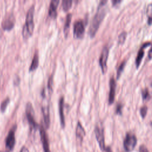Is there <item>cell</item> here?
I'll use <instances>...</instances> for the list:
<instances>
[{"mask_svg": "<svg viewBox=\"0 0 152 152\" xmlns=\"http://www.w3.org/2000/svg\"><path fill=\"white\" fill-rule=\"evenodd\" d=\"M105 3H106V1L100 2V3L99 4L98 9L97 10V12L94 15V17H93V19L91 21L89 29H88V34L91 37L95 36L99 27V26L105 15V14H106L105 9L103 8Z\"/></svg>", "mask_w": 152, "mask_h": 152, "instance_id": "1", "label": "cell"}, {"mask_svg": "<svg viewBox=\"0 0 152 152\" xmlns=\"http://www.w3.org/2000/svg\"><path fill=\"white\" fill-rule=\"evenodd\" d=\"M34 5H32L28 9L26 17V21L23 27L22 34L24 39H27L30 37L34 30Z\"/></svg>", "mask_w": 152, "mask_h": 152, "instance_id": "2", "label": "cell"}, {"mask_svg": "<svg viewBox=\"0 0 152 152\" xmlns=\"http://www.w3.org/2000/svg\"><path fill=\"white\" fill-rule=\"evenodd\" d=\"M26 115L29 125L32 129H36L39 127V125L35 121L34 111L30 102H28L26 106Z\"/></svg>", "mask_w": 152, "mask_h": 152, "instance_id": "3", "label": "cell"}, {"mask_svg": "<svg viewBox=\"0 0 152 152\" xmlns=\"http://www.w3.org/2000/svg\"><path fill=\"white\" fill-rule=\"evenodd\" d=\"M137 142L136 136L131 132H128L124 140V147L127 152L132 151L135 147Z\"/></svg>", "mask_w": 152, "mask_h": 152, "instance_id": "4", "label": "cell"}, {"mask_svg": "<svg viewBox=\"0 0 152 152\" xmlns=\"http://www.w3.org/2000/svg\"><path fill=\"white\" fill-rule=\"evenodd\" d=\"M85 31L84 24L82 20H77L74 24V36L75 38L81 39L83 37Z\"/></svg>", "mask_w": 152, "mask_h": 152, "instance_id": "5", "label": "cell"}, {"mask_svg": "<svg viewBox=\"0 0 152 152\" xmlns=\"http://www.w3.org/2000/svg\"><path fill=\"white\" fill-rule=\"evenodd\" d=\"M94 132L96 140L99 143V147L102 150H104L105 143H104V131L102 126L97 125L94 129Z\"/></svg>", "mask_w": 152, "mask_h": 152, "instance_id": "6", "label": "cell"}, {"mask_svg": "<svg viewBox=\"0 0 152 152\" xmlns=\"http://www.w3.org/2000/svg\"><path fill=\"white\" fill-rule=\"evenodd\" d=\"M15 128H12L9 131L5 140V147L7 151H10L13 150L15 143Z\"/></svg>", "mask_w": 152, "mask_h": 152, "instance_id": "7", "label": "cell"}, {"mask_svg": "<svg viewBox=\"0 0 152 152\" xmlns=\"http://www.w3.org/2000/svg\"><path fill=\"white\" fill-rule=\"evenodd\" d=\"M109 55V49L107 47H104L101 52L99 58V64L100 65L103 74L106 73L107 71V60Z\"/></svg>", "mask_w": 152, "mask_h": 152, "instance_id": "8", "label": "cell"}, {"mask_svg": "<svg viewBox=\"0 0 152 152\" xmlns=\"http://www.w3.org/2000/svg\"><path fill=\"white\" fill-rule=\"evenodd\" d=\"M15 22V17L12 14H8L4 18L2 21V27L4 30H10L13 28Z\"/></svg>", "mask_w": 152, "mask_h": 152, "instance_id": "9", "label": "cell"}, {"mask_svg": "<svg viewBox=\"0 0 152 152\" xmlns=\"http://www.w3.org/2000/svg\"><path fill=\"white\" fill-rule=\"evenodd\" d=\"M40 135L44 152H50L48 135L45 131V127L42 125H41L40 126Z\"/></svg>", "mask_w": 152, "mask_h": 152, "instance_id": "10", "label": "cell"}, {"mask_svg": "<svg viewBox=\"0 0 152 152\" xmlns=\"http://www.w3.org/2000/svg\"><path fill=\"white\" fill-rule=\"evenodd\" d=\"M64 110V97L62 96L59 99V112L61 125L63 128L65 126V119Z\"/></svg>", "mask_w": 152, "mask_h": 152, "instance_id": "11", "label": "cell"}, {"mask_svg": "<svg viewBox=\"0 0 152 152\" xmlns=\"http://www.w3.org/2000/svg\"><path fill=\"white\" fill-rule=\"evenodd\" d=\"M109 103L112 104L113 103L114 99H115V88H116V82L113 77H111L109 81Z\"/></svg>", "mask_w": 152, "mask_h": 152, "instance_id": "12", "label": "cell"}, {"mask_svg": "<svg viewBox=\"0 0 152 152\" xmlns=\"http://www.w3.org/2000/svg\"><path fill=\"white\" fill-rule=\"evenodd\" d=\"M59 3V0H52L50 1L49 7V15L53 18H55L57 15V7Z\"/></svg>", "mask_w": 152, "mask_h": 152, "instance_id": "13", "label": "cell"}, {"mask_svg": "<svg viewBox=\"0 0 152 152\" xmlns=\"http://www.w3.org/2000/svg\"><path fill=\"white\" fill-rule=\"evenodd\" d=\"M42 112L44 119L45 126L46 128H48L50 125V111L49 106H43L42 107Z\"/></svg>", "mask_w": 152, "mask_h": 152, "instance_id": "14", "label": "cell"}, {"mask_svg": "<svg viewBox=\"0 0 152 152\" xmlns=\"http://www.w3.org/2000/svg\"><path fill=\"white\" fill-rule=\"evenodd\" d=\"M86 135V132L83 127L82 125L80 122H77L76 129H75V135L77 140L80 142H81L83 140V138Z\"/></svg>", "mask_w": 152, "mask_h": 152, "instance_id": "15", "label": "cell"}, {"mask_svg": "<svg viewBox=\"0 0 152 152\" xmlns=\"http://www.w3.org/2000/svg\"><path fill=\"white\" fill-rule=\"evenodd\" d=\"M150 44V42H147V43H145L141 47V48L140 49V50H138V53H137V57H136V59H135V64H136V66L137 67H138V66L140 65L141 62V60L143 58V56L144 55V49L147 46H148Z\"/></svg>", "mask_w": 152, "mask_h": 152, "instance_id": "16", "label": "cell"}, {"mask_svg": "<svg viewBox=\"0 0 152 152\" xmlns=\"http://www.w3.org/2000/svg\"><path fill=\"white\" fill-rule=\"evenodd\" d=\"M71 18H72V14L71 13H68L66 16L65 23H64V32L65 37H67L69 33Z\"/></svg>", "mask_w": 152, "mask_h": 152, "instance_id": "17", "label": "cell"}, {"mask_svg": "<svg viewBox=\"0 0 152 152\" xmlns=\"http://www.w3.org/2000/svg\"><path fill=\"white\" fill-rule=\"evenodd\" d=\"M39 65V54L37 50L35 51L32 62L29 67V71H33L36 69Z\"/></svg>", "mask_w": 152, "mask_h": 152, "instance_id": "18", "label": "cell"}, {"mask_svg": "<svg viewBox=\"0 0 152 152\" xmlns=\"http://www.w3.org/2000/svg\"><path fill=\"white\" fill-rule=\"evenodd\" d=\"M72 1L70 0H64L62 2V7L64 11H68L72 6Z\"/></svg>", "mask_w": 152, "mask_h": 152, "instance_id": "19", "label": "cell"}, {"mask_svg": "<svg viewBox=\"0 0 152 152\" xmlns=\"http://www.w3.org/2000/svg\"><path fill=\"white\" fill-rule=\"evenodd\" d=\"M10 99L9 97H7L5 98L3 101L1 103V106H0V108H1V110L2 112H4L5 110H6V109L10 103Z\"/></svg>", "mask_w": 152, "mask_h": 152, "instance_id": "20", "label": "cell"}, {"mask_svg": "<svg viewBox=\"0 0 152 152\" xmlns=\"http://www.w3.org/2000/svg\"><path fill=\"white\" fill-rule=\"evenodd\" d=\"M53 75H50V77H49V80H48V91L50 93H51L53 91Z\"/></svg>", "mask_w": 152, "mask_h": 152, "instance_id": "21", "label": "cell"}, {"mask_svg": "<svg viewBox=\"0 0 152 152\" xmlns=\"http://www.w3.org/2000/svg\"><path fill=\"white\" fill-rule=\"evenodd\" d=\"M125 61H123V62L119 65V67H118V69H117V78H118L120 77V75H121V74L122 71L124 70V67H125Z\"/></svg>", "mask_w": 152, "mask_h": 152, "instance_id": "22", "label": "cell"}, {"mask_svg": "<svg viewBox=\"0 0 152 152\" xmlns=\"http://www.w3.org/2000/svg\"><path fill=\"white\" fill-rule=\"evenodd\" d=\"M126 32H122L120 34V35L119 36V39H118V41L119 43H123L126 39Z\"/></svg>", "mask_w": 152, "mask_h": 152, "instance_id": "23", "label": "cell"}, {"mask_svg": "<svg viewBox=\"0 0 152 152\" xmlns=\"http://www.w3.org/2000/svg\"><path fill=\"white\" fill-rule=\"evenodd\" d=\"M147 107L146 106H142L140 108V114L142 118H144L147 114Z\"/></svg>", "mask_w": 152, "mask_h": 152, "instance_id": "24", "label": "cell"}, {"mask_svg": "<svg viewBox=\"0 0 152 152\" xmlns=\"http://www.w3.org/2000/svg\"><path fill=\"white\" fill-rule=\"evenodd\" d=\"M142 96L144 99H147L149 97V93L147 89H144L142 91Z\"/></svg>", "mask_w": 152, "mask_h": 152, "instance_id": "25", "label": "cell"}, {"mask_svg": "<svg viewBox=\"0 0 152 152\" xmlns=\"http://www.w3.org/2000/svg\"><path fill=\"white\" fill-rule=\"evenodd\" d=\"M139 152H149V151L145 145L142 144L139 147Z\"/></svg>", "mask_w": 152, "mask_h": 152, "instance_id": "26", "label": "cell"}, {"mask_svg": "<svg viewBox=\"0 0 152 152\" xmlns=\"http://www.w3.org/2000/svg\"><path fill=\"white\" fill-rule=\"evenodd\" d=\"M20 152H29V151H28V150L27 149V148H26V147H23L21 148Z\"/></svg>", "mask_w": 152, "mask_h": 152, "instance_id": "27", "label": "cell"}, {"mask_svg": "<svg viewBox=\"0 0 152 152\" xmlns=\"http://www.w3.org/2000/svg\"><path fill=\"white\" fill-rule=\"evenodd\" d=\"M121 105L118 104L117 107H116V112L118 113H121Z\"/></svg>", "mask_w": 152, "mask_h": 152, "instance_id": "28", "label": "cell"}, {"mask_svg": "<svg viewBox=\"0 0 152 152\" xmlns=\"http://www.w3.org/2000/svg\"><path fill=\"white\" fill-rule=\"evenodd\" d=\"M148 57L150 58H152V47L151 48V49H150L149 50V52H148Z\"/></svg>", "mask_w": 152, "mask_h": 152, "instance_id": "29", "label": "cell"}, {"mask_svg": "<svg viewBox=\"0 0 152 152\" xmlns=\"http://www.w3.org/2000/svg\"><path fill=\"white\" fill-rule=\"evenodd\" d=\"M105 150H106V152H113L111 148L109 147H107V148H106Z\"/></svg>", "mask_w": 152, "mask_h": 152, "instance_id": "30", "label": "cell"}, {"mask_svg": "<svg viewBox=\"0 0 152 152\" xmlns=\"http://www.w3.org/2000/svg\"><path fill=\"white\" fill-rule=\"evenodd\" d=\"M0 152H9V151H0Z\"/></svg>", "mask_w": 152, "mask_h": 152, "instance_id": "31", "label": "cell"}]
</instances>
